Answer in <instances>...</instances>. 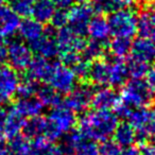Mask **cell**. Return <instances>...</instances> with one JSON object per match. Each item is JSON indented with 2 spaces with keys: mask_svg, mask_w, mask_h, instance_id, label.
<instances>
[{
  "mask_svg": "<svg viewBox=\"0 0 155 155\" xmlns=\"http://www.w3.org/2000/svg\"><path fill=\"white\" fill-rule=\"evenodd\" d=\"M155 122V102L149 107H140L133 110L129 117V123L137 134V139L144 141L147 133L151 125Z\"/></svg>",
  "mask_w": 155,
  "mask_h": 155,
  "instance_id": "ba28073f",
  "label": "cell"
},
{
  "mask_svg": "<svg viewBox=\"0 0 155 155\" xmlns=\"http://www.w3.org/2000/svg\"><path fill=\"white\" fill-rule=\"evenodd\" d=\"M7 115H8V110L3 106L0 105V137H2L3 135V130H5V118H7Z\"/></svg>",
  "mask_w": 155,
  "mask_h": 155,
  "instance_id": "ee69618b",
  "label": "cell"
},
{
  "mask_svg": "<svg viewBox=\"0 0 155 155\" xmlns=\"http://www.w3.org/2000/svg\"><path fill=\"white\" fill-rule=\"evenodd\" d=\"M115 110V115H116L117 117H118V119H129L130 115H131L132 113V108H130L129 106H127L125 104L121 103L120 101H119V103L117 104V106L114 108Z\"/></svg>",
  "mask_w": 155,
  "mask_h": 155,
  "instance_id": "b9f144b4",
  "label": "cell"
},
{
  "mask_svg": "<svg viewBox=\"0 0 155 155\" xmlns=\"http://www.w3.org/2000/svg\"><path fill=\"white\" fill-rule=\"evenodd\" d=\"M127 72L132 79H141L144 78L148 73L149 69L151 68L150 62L139 56L131 54L127 63Z\"/></svg>",
  "mask_w": 155,
  "mask_h": 155,
  "instance_id": "484cf974",
  "label": "cell"
},
{
  "mask_svg": "<svg viewBox=\"0 0 155 155\" xmlns=\"http://www.w3.org/2000/svg\"><path fill=\"white\" fill-rule=\"evenodd\" d=\"M130 3L127 0H93L91 8L94 12H97L100 15L102 14H110L123 8H127Z\"/></svg>",
  "mask_w": 155,
  "mask_h": 155,
  "instance_id": "f546056e",
  "label": "cell"
},
{
  "mask_svg": "<svg viewBox=\"0 0 155 155\" xmlns=\"http://www.w3.org/2000/svg\"><path fill=\"white\" fill-rule=\"evenodd\" d=\"M121 155H142V152H141V149L140 148L131 146V147L125 148L124 150H122Z\"/></svg>",
  "mask_w": 155,
  "mask_h": 155,
  "instance_id": "bcb514c9",
  "label": "cell"
},
{
  "mask_svg": "<svg viewBox=\"0 0 155 155\" xmlns=\"http://www.w3.org/2000/svg\"><path fill=\"white\" fill-rule=\"evenodd\" d=\"M25 118L21 117L17 112L11 108L8 110L7 118L5 122V130H3V135L9 139L19 135L20 132H22V127L25 124Z\"/></svg>",
  "mask_w": 155,
  "mask_h": 155,
  "instance_id": "cb8c5ba5",
  "label": "cell"
},
{
  "mask_svg": "<svg viewBox=\"0 0 155 155\" xmlns=\"http://www.w3.org/2000/svg\"><path fill=\"white\" fill-rule=\"evenodd\" d=\"M5 1H7V0H0V8H2L3 5H5Z\"/></svg>",
  "mask_w": 155,
  "mask_h": 155,
  "instance_id": "9f6ffc18",
  "label": "cell"
},
{
  "mask_svg": "<svg viewBox=\"0 0 155 155\" xmlns=\"http://www.w3.org/2000/svg\"><path fill=\"white\" fill-rule=\"evenodd\" d=\"M132 41L125 37H114L108 44V50L115 58L122 60L131 54Z\"/></svg>",
  "mask_w": 155,
  "mask_h": 155,
  "instance_id": "f1b7e54d",
  "label": "cell"
},
{
  "mask_svg": "<svg viewBox=\"0 0 155 155\" xmlns=\"http://www.w3.org/2000/svg\"><path fill=\"white\" fill-rule=\"evenodd\" d=\"M51 1L55 7L62 10H66L68 8H70L73 2V0H51Z\"/></svg>",
  "mask_w": 155,
  "mask_h": 155,
  "instance_id": "f6af8a7d",
  "label": "cell"
},
{
  "mask_svg": "<svg viewBox=\"0 0 155 155\" xmlns=\"http://www.w3.org/2000/svg\"><path fill=\"white\" fill-rule=\"evenodd\" d=\"M38 88L39 83L27 77L24 80H20L17 91H16V96H17L18 99L34 98V96H36Z\"/></svg>",
  "mask_w": 155,
  "mask_h": 155,
  "instance_id": "d6a6232c",
  "label": "cell"
},
{
  "mask_svg": "<svg viewBox=\"0 0 155 155\" xmlns=\"http://www.w3.org/2000/svg\"><path fill=\"white\" fill-rule=\"evenodd\" d=\"M94 89L91 86L83 83L80 86H75L67 95L64 100V105L74 114L84 113L91 104Z\"/></svg>",
  "mask_w": 155,
  "mask_h": 155,
  "instance_id": "9c48e42d",
  "label": "cell"
},
{
  "mask_svg": "<svg viewBox=\"0 0 155 155\" xmlns=\"http://www.w3.org/2000/svg\"><path fill=\"white\" fill-rule=\"evenodd\" d=\"M155 25L151 18L149 12H142L137 19V33H139L140 37L149 38L151 32L154 29Z\"/></svg>",
  "mask_w": 155,
  "mask_h": 155,
  "instance_id": "e575fe53",
  "label": "cell"
},
{
  "mask_svg": "<svg viewBox=\"0 0 155 155\" xmlns=\"http://www.w3.org/2000/svg\"><path fill=\"white\" fill-rule=\"evenodd\" d=\"M20 21V16L12 7L0 8V37L2 39L13 37L18 32Z\"/></svg>",
  "mask_w": 155,
  "mask_h": 155,
  "instance_id": "4fadbf2b",
  "label": "cell"
},
{
  "mask_svg": "<svg viewBox=\"0 0 155 155\" xmlns=\"http://www.w3.org/2000/svg\"><path fill=\"white\" fill-rule=\"evenodd\" d=\"M50 22H51L52 27L54 29H58V30L66 27L68 25V12H67V10H56Z\"/></svg>",
  "mask_w": 155,
  "mask_h": 155,
  "instance_id": "ab89813d",
  "label": "cell"
},
{
  "mask_svg": "<svg viewBox=\"0 0 155 155\" xmlns=\"http://www.w3.org/2000/svg\"><path fill=\"white\" fill-rule=\"evenodd\" d=\"M78 124V130L85 139L103 142L114 135L119 119L110 110H95L83 114Z\"/></svg>",
  "mask_w": 155,
  "mask_h": 155,
  "instance_id": "6da1fadb",
  "label": "cell"
},
{
  "mask_svg": "<svg viewBox=\"0 0 155 155\" xmlns=\"http://www.w3.org/2000/svg\"><path fill=\"white\" fill-rule=\"evenodd\" d=\"M30 48L37 56L46 60H51L60 53L55 41V32H51V30L45 31L38 39L30 44Z\"/></svg>",
  "mask_w": 155,
  "mask_h": 155,
  "instance_id": "7c38bea8",
  "label": "cell"
},
{
  "mask_svg": "<svg viewBox=\"0 0 155 155\" xmlns=\"http://www.w3.org/2000/svg\"><path fill=\"white\" fill-rule=\"evenodd\" d=\"M56 11V7L51 0H36L32 5L31 14L33 19L41 24L50 22Z\"/></svg>",
  "mask_w": 155,
  "mask_h": 155,
  "instance_id": "ffe728a7",
  "label": "cell"
},
{
  "mask_svg": "<svg viewBox=\"0 0 155 155\" xmlns=\"http://www.w3.org/2000/svg\"><path fill=\"white\" fill-rule=\"evenodd\" d=\"M36 99L44 107H58L62 105V97L58 91L50 86H39L36 93Z\"/></svg>",
  "mask_w": 155,
  "mask_h": 155,
  "instance_id": "83f0119b",
  "label": "cell"
},
{
  "mask_svg": "<svg viewBox=\"0 0 155 155\" xmlns=\"http://www.w3.org/2000/svg\"><path fill=\"white\" fill-rule=\"evenodd\" d=\"M137 1L142 5H154L155 3V0H137Z\"/></svg>",
  "mask_w": 155,
  "mask_h": 155,
  "instance_id": "f5cc1de1",
  "label": "cell"
},
{
  "mask_svg": "<svg viewBox=\"0 0 155 155\" xmlns=\"http://www.w3.org/2000/svg\"><path fill=\"white\" fill-rule=\"evenodd\" d=\"M119 101L120 97L114 88L102 86L94 91L91 105L98 110H110L112 108L116 107Z\"/></svg>",
  "mask_w": 155,
  "mask_h": 155,
  "instance_id": "5bb4252c",
  "label": "cell"
},
{
  "mask_svg": "<svg viewBox=\"0 0 155 155\" xmlns=\"http://www.w3.org/2000/svg\"><path fill=\"white\" fill-rule=\"evenodd\" d=\"M68 12V27L79 36H84L87 33V26L94 17V10L91 5L77 3L70 7Z\"/></svg>",
  "mask_w": 155,
  "mask_h": 155,
  "instance_id": "52a82bcc",
  "label": "cell"
},
{
  "mask_svg": "<svg viewBox=\"0 0 155 155\" xmlns=\"http://www.w3.org/2000/svg\"><path fill=\"white\" fill-rule=\"evenodd\" d=\"M137 14L131 8H123L113 12L107 18L110 34L115 37L131 39L137 33Z\"/></svg>",
  "mask_w": 155,
  "mask_h": 155,
  "instance_id": "3957f363",
  "label": "cell"
},
{
  "mask_svg": "<svg viewBox=\"0 0 155 155\" xmlns=\"http://www.w3.org/2000/svg\"><path fill=\"white\" fill-rule=\"evenodd\" d=\"M9 154V144L3 137H0V155Z\"/></svg>",
  "mask_w": 155,
  "mask_h": 155,
  "instance_id": "681fc988",
  "label": "cell"
},
{
  "mask_svg": "<svg viewBox=\"0 0 155 155\" xmlns=\"http://www.w3.org/2000/svg\"><path fill=\"white\" fill-rule=\"evenodd\" d=\"M149 39H150V41L155 45V27H154V29L152 30V32H151L150 36H149Z\"/></svg>",
  "mask_w": 155,
  "mask_h": 155,
  "instance_id": "db71d44e",
  "label": "cell"
},
{
  "mask_svg": "<svg viewBox=\"0 0 155 155\" xmlns=\"http://www.w3.org/2000/svg\"><path fill=\"white\" fill-rule=\"evenodd\" d=\"M148 139L149 141L151 142V144L155 146V122L151 125V127L149 129L148 133H147V138L146 140Z\"/></svg>",
  "mask_w": 155,
  "mask_h": 155,
  "instance_id": "c3c4849f",
  "label": "cell"
},
{
  "mask_svg": "<svg viewBox=\"0 0 155 155\" xmlns=\"http://www.w3.org/2000/svg\"><path fill=\"white\" fill-rule=\"evenodd\" d=\"M55 41L60 53L65 51H77L81 53L86 45V41L82 36L75 34L68 26L55 31Z\"/></svg>",
  "mask_w": 155,
  "mask_h": 155,
  "instance_id": "8fae6325",
  "label": "cell"
},
{
  "mask_svg": "<svg viewBox=\"0 0 155 155\" xmlns=\"http://www.w3.org/2000/svg\"><path fill=\"white\" fill-rule=\"evenodd\" d=\"M86 34L89 35L91 41L104 44V41H107L110 35L107 19L102 15L94 16L89 21L88 26H87Z\"/></svg>",
  "mask_w": 155,
  "mask_h": 155,
  "instance_id": "e0dca14e",
  "label": "cell"
},
{
  "mask_svg": "<svg viewBox=\"0 0 155 155\" xmlns=\"http://www.w3.org/2000/svg\"><path fill=\"white\" fill-rule=\"evenodd\" d=\"M81 53H82L84 60L91 63L94 61L101 60L104 54V45L102 43L95 41H86V45Z\"/></svg>",
  "mask_w": 155,
  "mask_h": 155,
  "instance_id": "836d02e7",
  "label": "cell"
},
{
  "mask_svg": "<svg viewBox=\"0 0 155 155\" xmlns=\"http://www.w3.org/2000/svg\"><path fill=\"white\" fill-rule=\"evenodd\" d=\"M146 84L148 88L150 89L151 94L155 95V66L151 67L149 69L148 73L146 75Z\"/></svg>",
  "mask_w": 155,
  "mask_h": 155,
  "instance_id": "7bdbcfd3",
  "label": "cell"
},
{
  "mask_svg": "<svg viewBox=\"0 0 155 155\" xmlns=\"http://www.w3.org/2000/svg\"><path fill=\"white\" fill-rule=\"evenodd\" d=\"M120 102L132 110L146 107L152 100V94L146 82L141 79H132L123 86L120 94Z\"/></svg>",
  "mask_w": 155,
  "mask_h": 155,
  "instance_id": "277c9868",
  "label": "cell"
},
{
  "mask_svg": "<svg viewBox=\"0 0 155 155\" xmlns=\"http://www.w3.org/2000/svg\"><path fill=\"white\" fill-rule=\"evenodd\" d=\"M84 139L85 138L83 137V135L80 133L79 130L73 129L72 131L65 134L60 147L64 152V154H71L74 152L75 148L80 144V142Z\"/></svg>",
  "mask_w": 155,
  "mask_h": 155,
  "instance_id": "1f68e13d",
  "label": "cell"
},
{
  "mask_svg": "<svg viewBox=\"0 0 155 155\" xmlns=\"http://www.w3.org/2000/svg\"><path fill=\"white\" fill-rule=\"evenodd\" d=\"M20 79L12 67L0 65V105L10 102L16 96Z\"/></svg>",
  "mask_w": 155,
  "mask_h": 155,
  "instance_id": "30bf717a",
  "label": "cell"
},
{
  "mask_svg": "<svg viewBox=\"0 0 155 155\" xmlns=\"http://www.w3.org/2000/svg\"><path fill=\"white\" fill-rule=\"evenodd\" d=\"M5 60H7V45L0 37V65H2Z\"/></svg>",
  "mask_w": 155,
  "mask_h": 155,
  "instance_id": "7dc6e473",
  "label": "cell"
},
{
  "mask_svg": "<svg viewBox=\"0 0 155 155\" xmlns=\"http://www.w3.org/2000/svg\"><path fill=\"white\" fill-rule=\"evenodd\" d=\"M82 60L80 52L77 51H65L60 53V63L62 65L72 69L78 63Z\"/></svg>",
  "mask_w": 155,
  "mask_h": 155,
  "instance_id": "8d00e7d4",
  "label": "cell"
},
{
  "mask_svg": "<svg viewBox=\"0 0 155 155\" xmlns=\"http://www.w3.org/2000/svg\"><path fill=\"white\" fill-rule=\"evenodd\" d=\"M75 124L77 117L74 113L65 105H60L50 110L47 117V127L44 136L49 141L53 142L68 132L72 131Z\"/></svg>",
  "mask_w": 155,
  "mask_h": 155,
  "instance_id": "7a4b0ae2",
  "label": "cell"
},
{
  "mask_svg": "<svg viewBox=\"0 0 155 155\" xmlns=\"http://www.w3.org/2000/svg\"><path fill=\"white\" fill-rule=\"evenodd\" d=\"M141 152L142 155H155V146H153V144L142 146Z\"/></svg>",
  "mask_w": 155,
  "mask_h": 155,
  "instance_id": "f907efd6",
  "label": "cell"
},
{
  "mask_svg": "<svg viewBox=\"0 0 155 155\" xmlns=\"http://www.w3.org/2000/svg\"><path fill=\"white\" fill-rule=\"evenodd\" d=\"M10 1H12V2H14V1H16V0H10Z\"/></svg>",
  "mask_w": 155,
  "mask_h": 155,
  "instance_id": "91938a15",
  "label": "cell"
},
{
  "mask_svg": "<svg viewBox=\"0 0 155 155\" xmlns=\"http://www.w3.org/2000/svg\"><path fill=\"white\" fill-rule=\"evenodd\" d=\"M45 32L44 25L36 21L32 17H26L20 21L18 33L25 41L31 44L38 39Z\"/></svg>",
  "mask_w": 155,
  "mask_h": 155,
  "instance_id": "ac0fdd59",
  "label": "cell"
},
{
  "mask_svg": "<svg viewBox=\"0 0 155 155\" xmlns=\"http://www.w3.org/2000/svg\"><path fill=\"white\" fill-rule=\"evenodd\" d=\"M9 144V154L11 155H31L32 154V144L29 138L25 135H17L11 138Z\"/></svg>",
  "mask_w": 155,
  "mask_h": 155,
  "instance_id": "4dcf8cb0",
  "label": "cell"
},
{
  "mask_svg": "<svg viewBox=\"0 0 155 155\" xmlns=\"http://www.w3.org/2000/svg\"><path fill=\"white\" fill-rule=\"evenodd\" d=\"M89 67H91V62L84 60L82 58V60L78 63L74 67L72 68L73 72L75 74L77 80H81L83 83L87 82V79H88V72H89Z\"/></svg>",
  "mask_w": 155,
  "mask_h": 155,
  "instance_id": "74e56055",
  "label": "cell"
},
{
  "mask_svg": "<svg viewBox=\"0 0 155 155\" xmlns=\"http://www.w3.org/2000/svg\"><path fill=\"white\" fill-rule=\"evenodd\" d=\"M74 155H99V146L93 140L84 139L75 148Z\"/></svg>",
  "mask_w": 155,
  "mask_h": 155,
  "instance_id": "d590c367",
  "label": "cell"
},
{
  "mask_svg": "<svg viewBox=\"0 0 155 155\" xmlns=\"http://www.w3.org/2000/svg\"><path fill=\"white\" fill-rule=\"evenodd\" d=\"M33 58V52L30 46L20 39H13L7 45V60L10 67L16 71L28 69Z\"/></svg>",
  "mask_w": 155,
  "mask_h": 155,
  "instance_id": "5b68a950",
  "label": "cell"
},
{
  "mask_svg": "<svg viewBox=\"0 0 155 155\" xmlns=\"http://www.w3.org/2000/svg\"><path fill=\"white\" fill-rule=\"evenodd\" d=\"M33 3L29 0H16L13 2V10L18 14L19 16L27 17L31 14Z\"/></svg>",
  "mask_w": 155,
  "mask_h": 155,
  "instance_id": "60d3db41",
  "label": "cell"
},
{
  "mask_svg": "<svg viewBox=\"0 0 155 155\" xmlns=\"http://www.w3.org/2000/svg\"><path fill=\"white\" fill-rule=\"evenodd\" d=\"M73 1L77 3H86L88 0H73Z\"/></svg>",
  "mask_w": 155,
  "mask_h": 155,
  "instance_id": "11a10c76",
  "label": "cell"
},
{
  "mask_svg": "<svg viewBox=\"0 0 155 155\" xmlns=\"http://www.w3.org/2000/svg\"><path fill=\"white\" fill-rule=\"evenodd\" d=\"M54 62L51 63L41 56H35L32 58L28 67V78L36 82H48L51 71L53 69Z\"/></svg>",
  "mask_w": 155,
  "mask_h": 155,
  "instance_id": "9a60e30c",
  "label": "cell"
},
{
  "mask_svg": "<svg viewBox=\"0 0 155 155\" xmlns=\"http://www.w3.org/2000/svg\"><path fill=\"white\" fill-rule=\"evenodd\" d=\"M31 144H32L31 155H64V152L60 146L53 144L44 135L34 138Z\"/></svg>",
  "mask_w": 155,
  "mask_h": 155,
  "instance_id": "d4e9b609",
  "label": "cell"
},
{
  "mask_svg": "<svg viewBox=\"0 0 155 155\" xmlns=\"http://www.w3.org/2000/svg\"><path fill=\"white\" fill-rule=\"evenodd\" d=\"M87 81L91 84L99 87L108 85V81H110V61H105L101 58V60L91 62Z\"/></svg>",
  "mask_w": 155,
  "mask_h": 155,
  "instance_id": "2e32d148",
  "label": "cell"
},
{
  "mask_svg": "<svg viewBox=\"0 0 155 155\" xmlns=\"http://www.w3.org/2000/svg\"><path fill=\"white\" fill-rule=\"evenodd\" d=\"M46 127H47V118L43 117L41 115L31 117L25 121L22 135H25L29 139H34L45 134Z\"/></svg>",
  "mask_w": 155,
  "mask_h": 155,
  "instance_id": "603a6c76",
  "label": "cell"
},
{
  "mask_svg": "<svg viewBox=\"0 0 155 155\" xmlns=\"http://www.w3.org/2000/svg\"><path fill=\"white\" fill-rule=\"evenodd\" d=\"M12 108L24 118H31L41 115L44 106L36 98H29V99H18L13 104Z\"/></svg>",
  "mask_w": 155,
  "mask_h": 155,
  "instance_id": "44dd1931",
  "label": "cell"
},
{
  "mask_svg": "<svg viewBox=\"0 0 155 155\" xmlns=\"http://www.w3.org/2000/svg\"><path fill=\"white\" fill-rule=\"evenodd\" d=\"M131 54L149 61L155 58V45L149 38L139 37L132 44Z\"/></svg>",
  "mask_w": 155,
  "mask_h": 155,
  "instance_id": "4316f807",
  "label": "cell"
},
{
  "mask_svg": "<svg viewBox=\"0 0 155 155\" xmlns=\"http://www.w3.org/2000/svg\"><path fill=\"white\" fill-rule=\"evenodd\" d=\"M127 2L130 3V5H131V3H132V0H127Z\"/></svg>",
  "mask_w": 155,
  "mask_h": 155,
  "instance_id": "680465c9",
  "label": "cell"
},
{
  "mask_svg": "<svg viewBox=\"0 0 155 155\" xmlns=\"http://www.w3.org/2000/svg\"><path fill=\"white\" fill-rule=\"evenodd\" d=\"M113 136H114L115 142L121 148L122 147L127 148V147L133 146L137 140V134H136L135 130L127 122L119 123Z\"/></svg>",
  "mask_w": 155,
  "mask_h": 155,
  "instance_id": "7402d4cb",
  "label": "cell"
},
{
  "mask_svg": "<svg viewBox=\"0 0 155 155\" xmlns=\"http://www.w3.org/2000/svg\"><path fill=\"white\" fill-rule=\"evenodd\" d=\"M149 14H150L151 18H152L153 22H154V25H155V3H154V5H152V8H151Z\"/></svg>",
  "mask_w": 155,
  "mask_h": 155,
  "instance_id": "816d5d0a",
  "label": "cell"
},
{
  "mask_svg": "<svg viewBox=\"0 0 155 155\" xmlns=\"http://www.w3.org/2000/svg\"><path fill=\"white\" fill-rule=\"evenodd\" d=\"M29 1H31V2H32V3H34L35 1H36V0H29Z\"/></svg>",
  "mask_w": 155,
  "mask_h": 155,
  "instance_id": "6f0895ef",
  "label": "cell"
},
{
  "mask_svg": "<svg viewBox=\"0 0 155 155\" xmlns=\"http://www.w3.org/2000/svg\"><path fill=\"white\" fill-rule=\"evenodd\" d=\"M47 83L60 95H68L75 87L77 78L71 68L54 62L53 69Z\"/></svg>",
  "mask_w": 155,
  "mask_h": 155,
  "instance_id": "8992f818",
  "label": "cell"
},
{
  "mask_svg": "<svg viewBox=\"0 0 155 155\" xmlns=\"http://www.w3.org/2000/svg\"><path fill=\"white\" fill-rule=\"evenodd\" d=\"M129 72H127V63L122 60L115 58L110 61V81L108 85L112 88L115 87H122L127 82Z\"/></svg>",
  "mask_w": 155,
  "mask_h": 155,
  "instance_id": "d6986e66",
  "label": "cell"
},
{
  "mask_svg": "<svg viewBox=\"0 0 155 155\" xmlns=\"http://www.w3.org/2000/svg\"><path fill=\"white\" fill-rule=\"evenodd\" d=\"M122 150L115 141L106 140L99 146V155H121Z\"/></svg>",
  "mask_w": 155,
  "mask_h": 155,
  "instance_id": "f35d334b",
  "label": "cell"
}]
</instances>
